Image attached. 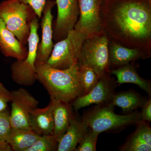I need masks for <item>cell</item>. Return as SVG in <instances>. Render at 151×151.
<instances>
[{"instance_id": "6da1fadb", "label": "cell", "mask_w": 151, "mask_h": 151, "mask_svg": "<svg viewBox=\"0 0 151 151\" xmlns=\"http://www.w3.org/2000/svg\"><path fill=\"white\" fill-rule=\"evenodd\" d=\"M101 19L111 40L151 55V0H104Z\"/></svg>"}, {"instance_id": "7a4b0ae2", "label": "cell", "mask_w": 151, "mask_h": 151, "mask_svg": "<svg viewBox=\"0 0 151 151\" xmlns=\"http://www.w3.org/2000/svg\"><path fill=\"white\" fill-rule=\"evenodd\" d=\"M35 66L37 80L45 88L50 99L71 103L84 95L78 79L77 63L67 69H58L36 60Z\"/></svg>"}, {"instance_id": "3957f363", "label": "cell", "mask_w": 151, "mask_h": 151, "mask_svg": "<svg viewBox=\"0 0 151 151\" xmlns=\"http://www.w3.org/2000/svg\"><path fill=\"white\" fill-rule=\"evenodd\" d=\"M111 103L97 105L86 111L82 120L89 129L100 134L103 132H117L142 120L141 112L134 111L121 115L114 113Z\"/></svg>"}, {"instance_id": "277c9868", "label": "cell", "mask_w": 151, "mask_h": 151, "mask_svg": "<svg viewBox=\"0 0 151 151\" xmlns=\"http://www.w3.org/2000/svg\"><path fill=\"white\" fill-rule=\"evenodd\" d=\"M36 17L33 9L20 0H5L0 3V18L24 46L27 45L31 24Z\"/></svg>"}, {"instance_id": "5b68a950", "label": "cell", "mask_w": 151, "mask_h": 151, "mask_svg": "<svg viewBox=\"0 0 151 151\" xmlns=\"http://www.w3.org/2000/svg\"><path fill=\"white\" fill-rule=\"evenodd\" d=\"M110 38L103 31L100 34L84 41L78 58V66L94 70L100 77L111 73L108 47Z\"/></svg>"}, {"instance_id": "8992f818", "label": "cell", "mask_w": 151, "mask_h": 151, "mask_svg": "<svg viewBox=\"0 0 151 151\" xmlns=\"http://www.w3.org/2000/svg\"><path fill=\"white\" fill-rule=\"evenodd\" d=\"M39 27L37 17L31 24L30 31L27 45L28 53L24 59L13 63L11 66L12 78L17 84L25 86H32L37 81L35 63L37 60L39 37L38 30Z\"/></svg>"}, {"instance_id": "52a82bcc", "label": "cell", "mask_w": 151, "mask_h": 151, "mask_svg": "<svg viewBox=\"0 0 151 151\" xmlns=\"http://www.w3.org/2000/svg\"><path fill=\"white\" fill-rule=\"evenodd\" d=\"M86 38L74 29L66 37L54 45L45 63L50 67L65 69L78 63L82 45Z\"/></svg>"}, {"instance_id": "ba28073f", "label": "cell", "mask_w": 151, "mask_h": 151, "mask_svg": "<svg viewBox=\"0 0 151 151\" xmlns=\"http://www.w3.org/2000/svg\"><path fill=\"white\" fill-rule=\"evenodd\" d=\"M79 15L74 29L86 38L103 31L101 9L104 0H78Z\"/></svg>"}, {"instance_id": "9c48e42d", "label": "cell", "mask_w": 151, "mask_h": 151, "mask_svg": "<svg viewBox=\"0 0 151 151\" xmlns=\"http://www.w3.org/2000/svg\"><path fill=\"white\" fill-rule=\"evenodd\" d=\"M10 121L12 128L32 130L30 115L39 102L24 88L12 91Z\"/></svg>"}, {"instance_id": "30bf717a", "label": "cell", "mask_w": 151, "mask_h": 151, "mask_svg": "<svg viewBox=\"0 0 151 151\" xmlns=\"http://www.w3.org/2000/svg\"><path fill=\"white\" fill-rule=\"evenodd\" d=\"M57 16L52 21L53 39L57 42L66 37L74 29L79 15L78 0H55Z\"/></svg>"}, {"instance_id": "8fae6325", "label": "cell", "mask_w": 151, "mask_h": 151, "mask_svg": "<svg viewBox=\"0 0 151 151\" xmlns=\"http://www.w3.org/2000/svg\"><path fill=\"white\" fill-rule=\"evenodd\" d=\"M111 75L110 73L100 77L97 84L91 91L76 99L72 105L74 111H78L92 104L100 105L111 103L118 85Z\"/></svg>"}, {"instance_id": "7c38bea8", "label": "cell", "mask_w": 151, "mask_h": 151, "mask_svg": "<svg viewBox=\"0 0 151 151\" xmlns=\"http://www.w3.org/2000/svg\"><path fill=\"white\" fill-rule=\"evenodd\" d=\"M55 4V1H47L42 12L41 23L42 35L41 42L38 45L37 54V60L40 62H46L54 46L52 27L53 16L52 10Z\"/></svg>"}, {"instance_id": "4fadbf2b", "label": "cell", "mask_w": 151, "mask_h": 151, "mask_svg": "<svg viewBox=\"0 0 151 151\" xmlns=\"http://www.w3.org/2000/svg\"><path fill=\"white\" fill-rule=\"evenodd\" d=\"M108 52L110 68L113 69L119 68L139 60L146 59L151 56L140 49L124 46L111 39L108 47Z\"/></svg>"}, {"instance_id": "5bb4252c", "label": "cell", "mask_w": 151, "mask_h": 151, "mask_svg": "<svg viewBox=\"0 0 151 151\" xmlns=\"http://www.w3.org/2000/svg\"><path fill=\"white\" fill-rule=\"evenodd\" d=\"M148 122L141 120L136 124L134 132L120 146L119 151H151V128Z\"/></svg>"}, {"instance_id": "9a60e30c", "label": "cell", "mask_w": 151, "mask_h": 151, "mask_svg": "<svg viewBox=\"0 0 151 151\" xmlns=\"http://www.w3.org/2000/svg\"><path fill=\"white\" fill-rule=\"evenodd\" d=\"M0 51L5 56L22 60L27 55L28 48L23 45L0 18Z\"/></svg>"}, {"instance_id": "2e32d148", "label": "cell", "mask_w": 151, "mask_h": 151, "mask_svg": "<svg viewBox=\"0 0 151 151\" xmlns=\"http://www.w3.org/2000/svg\"><path fill=\"white\" fill-rule=\"evenodd\" d=\"M139 68L137 64L134 62L131 63L119 68L111 69V73L117 77L116 82L118 85L125 83L136 84L151 97V81L140 76L138 73Z\"/></svg>"}, {"instance_id": "e0dca14e", "label": "cell", "mask_w": 151, "mask_h": 151, "mask_svg": "<svg viewBox=\"0 0 151 151\" xmlns=\"http://www.w3.org/2000/svg\"><path fill=\"white\" fill-rule=\"evenodd\" d=\"M89 128L81 119L74 116L65 134L58 140L57 151H75L76 148Z\"/></svg>"}, {"instance_id": "ac0fdd59", "label": "cell", "mask_w": 151, "mask_h": 151, "mask_svg": "<svg viewBox=\"0 0 151 151\" xmlns=\"http://www.w3.org/2000/svg\"><path fill=\"white\" fill-rule=\"evenodd\" d=\"M32 130L42 135H53L54 129L53 117V103L50 100L45 108H37L30 115Z\"/></svg>"}, {"instance_id": "d6986e66", "label": "cell", "mask_w": 151, "mask_h": 151, "mask_svg": "<svg viewBox=\"0 0 151 151\" xmlns=\"http://www.w3.org/2000/svg\"><path fill=\"white\" fill-rule=\"evenodd\" d=\"M51 100L53 103V135L59 140L67 131L74 115L70 103L60 100Z\"/></svg>"}, {"instance_id": "ffe728a7", "label": "cell", "mask_w": 151, "mask_h": 151, "mask_svg": "<svg viewBox=\"0 0 151 151\" xmlns=\"http://www.w3.org/2000/svg\"><path fill=\"white\" fill-rule=\"evenodd\" d=\"M148 97H143L137 92L133 90L115 93L111 103L114 106L122 108V112L125 114L134 112L141 108Z\"/></svg>"}, {"instance_id": "44dd1931", "label": "cell", "mask_w": 151, "mask_h": 151, "mask_svg": "<svg viewBox=\"0 0 151 151\" xmlns=\"http://www.w3.org/2000/svg\"><path fill=\"white\" fill-rule=\"evenodd\" d=\"M40 136L32 130L12 128L6 141L12 151H26Z\"/></svg>"}, {"instance_id": "7402d4cb", "label": "cell", "mask_w": 151, "mask_h": 151, "mask_svg": "<svg viewBox=\"0 0 151 151\" xmlns=\"http://www.w3.org/2000/svg\"><path fill=\"white\" fill-rule=\"evenodd\" d=\"M78 67V80L85 94L96 86L100 80V77L90 68L85 66Z\"/></svg>"}, {"instance_id": "603a6c76", "label": "cell", "mask_w": 151, "mask_h": 151, "mask_svg": "<svg viewBox=\"0 0 151 151\" xmlns=\"http://www.w3.org/2000/svg\"><path fill=\"white\" fill-rule=\"evenodd\" d=\"M12 128L10 113L7 109L0 111V151H12L6 141Z\"/></svg>"}, {"instance_id": "cb8c5ba5", "label": "cell", "mask_w": 151, "mask_h": 151, "mask_svg": "<svg viewBox=\"0 0 151 151\" xmlns=\"http://www.w3.org/2000/svg\"><path fill=\"white\" fill-rule=\"evenodd\" d=\"M58 140L53 135H40L26 151H57Z\"/></svg>"}, {"instance_id": "d4e9b609", "label": "cell", "mask_w": 151, "mask_h": 151, "mask_svg": "<svg viewBox=\"0 0 151 151\" xmlns=\"http://www.w3.org/2000/svg\"><path fill=\"white\" fill-rule=\"evenodd\" d=\"M99 134L89 129L78 144L75 151H96V144Z\"/></svg>"}, {"instance_id": "484cf974", "label": "cell", "mask_w": 151, "mask_h": 151, "mask_svg": "<svg viewBox=\"0 0 151 151\" xmlns=\"http://www.w3.org/2000/svg\"><path fill=\"white\" fill-rule=\"evenodd\" d=\"M22 2L28 5L35 12L38 18L42 17V12L47 0H20Z\"/></svg>"}, {"instance_id": "4316f807", "label": "cell", "mask_w": 151, "mask_h": 151, "mask_svg": "<svg viewBox=\"0 0 151 151\" xmlns=\"http://www.w3.org/2000/svg\"><path fill=\"white\" fill-rule=\"evenodd\" d=\"M12 98V92H10L0 82V111L7 109L8 103L11 102Z\"/></svg>"}, {"instance_id": "83f0119b", "label": "cell", "mask_w": 151, "mask_h": 151, "mask_svg": "<svg viewBox=\"0 0 151 151\" xmlns=\"http://www.w3.org/2000/svg\"><path fill=\"white\" fill-rule=\"evenodd\" d=\"M141 111L142 120L148 122L151 121V98L148 97L144 103Z\"/></svg>"}]
</instances>
